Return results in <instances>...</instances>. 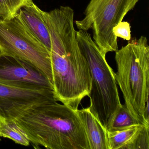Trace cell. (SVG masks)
<instances>
[{
	"label": "cell",
	"mask_w": 149,
	"mask_h": 149,
	"mask_svg": "<svg viewBox=\"0 0 149 149\" xmlns=\"http://www.w3.org/2000/svg\"><path fill=\"white\" fill-rule=\"evenodd\" d=\"M33 1V0H0V19H13L22 7Z\"/></svg>",
	"instance_id": "13"
},
{
	"label": "cell",
	"mask_w": 149,
	"mask_h": 149,
	"mask_svg": "<svg viewBox=\"0 0 149 149\" xmlns=\"http://www.w3.org/2000/svg\"><path fill=\"white\" fill-rule=\"evenodd\" d=\"M117 71L115 79L122 91L125 105L141 124L149 126L145 118L149 102V47L147 38L130 41L116 51Z\"/></svg>",
	"instance_id": "2"
},
{
	"label": "cell",
	"mask_w": 149,
	"mask_h": 149,
	"mask_svg": "<svg viewBox=\"0 0 149 149\" xmlns=\"http://www.w3.org/2000/svg\"><path fill=\"white\" fill-rule=\"evenodd\" d=\"M79 47L88 64L91 78V110L106 128L108 119L121 105L115 72L87 31H76Z\"/></svg>",
	"instance_id": "3"
},
{
	"label": "cell",
	"mask_w": 149,
	"mask_h": 149,
	"mask_svg": "<svg viewBox=\"0 0 149 149\" xmlns=\"http://www.w3.org/2000/svg\"><path fill=\"white\" fill-rule=\"evenodd\" d=\"M0 54L13 56L30 63L52 84L50 52L30 33L17 14L10 19H0Z\"/></svg>",
	"instance_id": "5"
},
{
	"label": "cell",
	"mask_w": 149,
	"mask_h": 149,
	"mask_svg": "<svg viewBox=\"0 0 149 149\" xmlns=\"http://www.w3.org/2000/svg\"><path fill=\"white\" fill-rule=\"evenodd\" d=\"M142 124L113 132L107 131L109 149H123Z\"/></svg>",
	"instance_id": "12"
},
{
	"label": "cell",
	"mask_w": 149,
	"mask_h": 149,
	"mask_svg": "<svg viewBox=\"0 0 149 149\" xmlns=\"http://www.w3.org/2000/svg\"><path fill=\"white\" fill-rule=\"evenodd\" d=\"M53 99L54 90L51 88L0 81V121L14 119L33 105Z\"/></svg>",
	"instance_id": "6"
},
{
	"label": "cell",
	"mask_w": 149,
	"mask_h": 149,
	"mask_svg": "<svg viewBox=\"0 0 149 149\" xmlns=\"http://www.w3.org/2000/svg\"><path fill=\"white\" fill-rule=\"evenodd\" d=\"M140 124H141L131 115L125 104H122L109 118L106 129L107 131L113 132Z\"/></svg>",
	"instance_id": "10"
},
{
	"label": "cell",
	"mask_w": 149,
	"mask_h": 149,
	"mask_svg": "<svg viewBox=\"0 0 149 149\" xmlns=\"http://www.w3.org/2000/svg\"><path fill=\"white\" fill-rule=\"evenodd\" d=\"M113 34L125 40L130 41L131 39V26L127 22H121L115 26L112 29Z\"/></svg>",
	"instance_id": "15"
},
{
	"label": "cell",
	"mask_w": 149,
	"mask_h": 149,
	"mask_svg": "<svg viewBox=\"0 0 149 149\" xmlns=\"http://www.w3.org/2000/svg\"><path fill=\"white\" fill-rule=\"evenodd\" d=\"M17 15L30 33L50 52V34L42 17V10L33 1L22 7Z\"/></svg>",
	"instance_id": "8"
},
{
	"label": "cell",
	"mask_w": 149,
	"mask_h": 149,
	"mask_svg": "<svg viewBox=\"0 0 149 149\" xmlns=\"http://www.w3.org/2000/svg\"><path fill=\"white\" fill-rule=\"evenodd\" d=\"M77 111L84 126L90 149H109L106 128L89 107Z\"/></svg>",
	"instance_id": "9"
},
{
	"label": "cell",
	"mask_w": 149,
	"mask_h": 149,
	"mask_svg": "<svg viewBox=\"0 0 149 149\" xmlns=\"http://www.w3.org/2000/svg\"><path fill=\"white\" fill-rule=\"evenodd\" d=\"M139 0H90L84 17L75 21L79 30L93 31V39L104 54L118 49L117 37L113 28L123 21Z\"/></svg>",
	"instance_id": "4"
},
{
	"label": "cell",
	"mask_w": 149,
	"mask_h": 149,
	"mask_svg": "<svg viewBox=\"0 0 149 149\" xmlns=\"http://www.w3.org/2000/svg\"><path fill=\"white\" fill-rule=\"evenodd\" d=\"M149 126L141 125L123 149H149Z\"/></svg>",
	"instance_id": "14"
},
{
	"label": "cell",
	"mask_w": 149,
	"mask_h": 149,
	"mask_svg": "<svg viewBox=\"0 0 149 149\" xmlns=\"http://www.w3.org/2000/svg\"><path fill=\"white\" fill-rule=\"evenodd\" d=\"M13 120L23 129L35 148L90 149L77 110L55 99L35 104Z\"/></svg>",
	"instance_id": "1"
},
{
	"label": "cell",
	"mask_w": 149,
	"mask_h": 149,
	"mask_svg": "<svg viewBox=\"0 0 149 149\" xmlns=\"http://www.w3.org/2000/svg\"><path fill=\"white\" fill-rule=\"evenodd\" d=\"M0 137L12 139L16 143L25 146L30 144L26 132L13 119L0 121Z\"/></svg>",
	"instance_id": "11"
},
{
	"label": "cell",
	"mask_w": 149,
	"mask_h": 149,
	"mask_svg": "<svg viewBox=\"0 0 149 149\" xmlns=\"http://www.w3.org/2000/svg\"><path fill=\"white\" fill-rule=\"evenodd\" d=\"M0 81L22 82L53 89L46 75L34 65L13 56L0 54Z\"/></svg>",
	"instance_id": "7"
}]
</instances>
